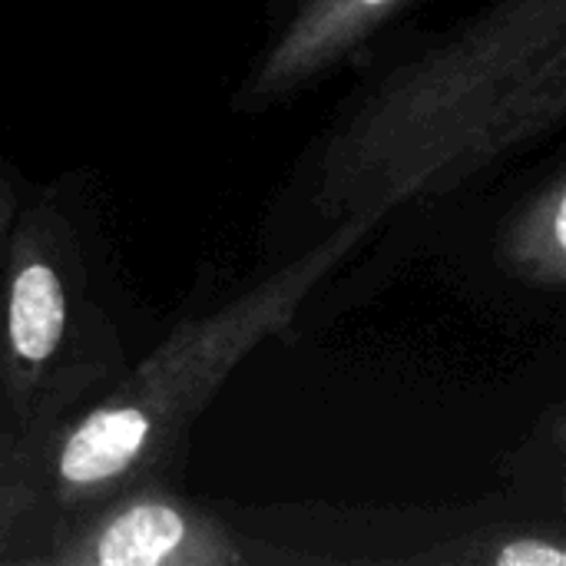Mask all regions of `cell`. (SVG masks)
Returning a JSON list of instances; mask_svg holds the SVG:
<instances>
[{
    "instance_id": "cell-1",
    "label": "cell",
    "mask_w": 566,
    "mask_h": 566,
    "mask_svg": "<svg viewBox=\"0 0 566 566\" xmlns=\"http://www.w3.org/2000/svg\"><path fill=\"white\" fill-rule=\"evenodd\" d=\"M566 113V0H494L385 73L332 129L315 202L375 222L551 133Z\"/></svg>"
},
{
    "instance_id": "cell-2",
    "label": "cell",
    "mask_w": 566,
    "mask_h": 566,
    "mask_svg": "<svg viewBox=\"0 0 566 566\" xmlns=\"http://www.w3.org/2000/svg\"><path fill=\"white\" fill-rule=\"evenodd\" d=\"M405 3L408 0H298L245 83V99L265 106L335 70Z\"/></svg>"
},
{
    "instance_id": "cell-3",
    "label": "cell",
    "mask_w": 566,
    "mask_h": 566,
    "mask_svg": "<svg viewBox=\"0 0 566 566\" xmlns=\"http://www.w3.org/2000/svg\"><path fill=\"white\" fill-rule=\"evenodd\" d=\"M245 312V308H242ZM252 328V325H249ZM245 328V318L239 315L235 318V328H222V332H212L209 335V345H206V355H192V361L182 355H172V371L186 375L182 381H166V395L159 391L156 398L143 401V405H129V401H116V405H106L99 411H93L90 418H83L73 434L66 438L60 458H56V474L63 484L76 488V491H93V488H103L109 481H119L123 474H129L149 451L153 444V411H166V401L169 398H182L186 391L196 398V368H226L222 361V342L239 335V332H249Z\"/></svg>"
},
{
    "instance_id": "cell-4",
    "label": "cell",
    "mask_w": 566,
    "mask_h": 566,
    "mask_svg": "<svg viewBox=\"0 0 566 566\" xmlns=\"http://www.w3.org/2000/svg\"><path fill=\"white\" fill-rule=\"evenodd\" d=\"M83 560L99 566H169V564H219L235 560L179 507L139 501L113 514Z\"/></svg>"
},
{
    "instance_id": "cell-5",
    "label": "cell",
    "mask_w": 566,
    "mask_h": 566,
    "mask_svg": "<svg viewBox=\"0 0 566 566\" xmlns=\"http://www.w3.org/2000/svg\"><path fill=\"white\" fill-rule=\"evenodd\" d=\"M66 325V295L50 262L30 259L17 269L7 298V335L10 348L27 365H43Z\"/></svg>"
},
{
    "instance_id": "cell-6",
    "label": "cell",
    "mask_w": 566,
    "mask_h": 566,
    "mask_svg": "<svg viewBox=\"0 0 566 566\" xmlns=\"http://www.w3.org/2000/svg\"><path fill=\"white\" fill-rule=\"evenodd\" d=\"M497 566H564L566 554L557 541H537V537H521V541H507L497 557Z\"/></svg>"
}]
</instances>
